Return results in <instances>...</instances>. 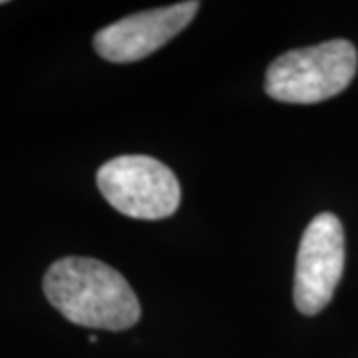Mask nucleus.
<instances>
[{"instance_id": "4", "label": "nucleus", "mask_w": 358, "mask_h": 358, "mask_svg": "<svg viewBox=\"0 0 358 358\" xmlns=\"http://www.w3.org/2000/svg\"><path fill=\"white\" fill-rule=\"evenodd\" d=\"M345 271V229L333 213H319L301 237L294 265L293 299L299 313L313 317L333 301Z\"/></svg>"}, {"instance_id": "5", "label": "nucleus", "mask_w": 358, "mask_h": 358, "mask_svg": "<svg viewBox=\"0 0 358 358\" xmlns=\"http://www.w3.org/2000/svg\"><path fill=\"white\" fill-rule=\"evenodd\" d=\"M199 6V2L189 0L126 16L102 28L94 36V48L114 64L143 60L187 28Z\"/></svg>"}, {"instance_id": "3", "label": "nucleus", "mask_w": 358, "mask_h": 358, "mask_svg": "<svg viewBox=\"0 0 358 358\" xmlns=\"http://www.w3.org/2000/svg\"><path fill=\"white\" fill-rule=\"evenodd\" d=\"M96 183L106 201L131 219H166L181 203L176 173L150 155H120L106 162Z\"/></svg>"}, {"instance_id": "1", "label": "nucleus", "mask_w": 358, "mask_h": 358, "mask_svg": "<svg viewBox=\"0 0 358 358\" xmlns=\"http://www.w3.org/2000/svg\"><path fill=\"white\" fill-rule=\"evenodd\" d=\"M42 287L52 307L78 327L126 331L141 317L140 301L124 275L98 259H58Z\"/></svg>"}, {"instance_id": "6", "label": "nucleus", "mask_w": 358, "mask_h": 358, "mask_svg": "<svg viewBox=\"0 0 358 358\" xmlns=\"http://www.w3.org/2000/svg\"><path fill=\"white\" fill-rule=\"evenodd\" d=\"M0 4H4V0H0Z\"/></svg>"}, {"instance_id": "2", "label": "nucleus", "mask_w": 358, "mask_h": 358, "mask_svg": "<svg viewBox=\"0 0 358 358\" xmlns=\"http://www.w3.org/2000/svg\"><path fill=\"white\" fill-rule=\"evenodd\" d=\"M357 66V48L343 38L285 52L267 68L265 92L285 103L324 102L345 92Z\"/></svg>"}]
</instances>
